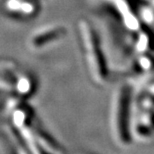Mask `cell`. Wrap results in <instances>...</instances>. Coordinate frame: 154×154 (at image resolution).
Listing matches in <instances>:
<instances>
[{
  "label": "cell",
  "mask_w": 154,
  "mask_h": 154,
  "mask_svg": "<svg viewBox=\"0 0 154 154\" xmlns=\"http://www.w3.org/2000/svg\"><path fill=\"white\" fill-rule=\"evenodd\" d=\"M78 33L91 78L97 84H104L108 79L109 72L96 30L89 21L80 19Z\"/></svg>",
  "instance_id": "cell-1"
},
{
  "label": "cell",
  "mask_w": 154,
  "mask_h": 154,
  "mask_svg": "<svg viewBox=\"0 0 154 154\" xmlns=\"http://www.w3.org/2000/svg\"><path fill=\"white\" fill-rule=\"evenodd\" d=\"M131 88L121 84L113 94L112 127L116 140L122 144L129 141V119H130Z\"/></svg>",
  "instance_id": "cell-2"
},
{
  "label": "cell",
  "mask_w": 154,
  "mask_h": 154,
  "mask_svg": "<svg viewBox=\"0 0 154 154\" xmlns=\"http://www.w3.org/2000/svg\"><path fill=\"white\" fill-rule=\"evenodd\" d=\"M115 12L120 22L126 29L131 32H137L141 27L139 15L134 10L130 0H103Z\"/></svg>",
  "instance_id": "cell-3"
},
{
  "label": "cell",
  "mask_w": 154,
  "mask_h": 154,
  "mask_svg": "<svg viewBox=\"0 0 154 154\" xmlns=\"http://www.w3.org/2000/svg\"><path fill=\"white\" fill-rule=\"evenodd\" d=\"M136 33L133 46L135 51L139 55L148 54L154 50V34L151 30L143 29L142 27Z\"/></svg>",
  "instance_id": "cell-4"
},
{
  "label": "cell",
  "mask_w": 154,
  "mask_h": 154,
  "mask_svg": "<svg viewBox=\"0 0 154 154\" xmlns=\"http://www.w3.org/2000/svg\"><path fill=\"white\" fill-rule=\"evenodd\" d=\"M66 34V29L62 26H55L52 28L45 30L43 33H40L35 38H33V45L35 47L46 45L48 43H51L57 39L62 38Z\"/></svg>",
  "instance_id": "cell-5"
}]
</instances>
